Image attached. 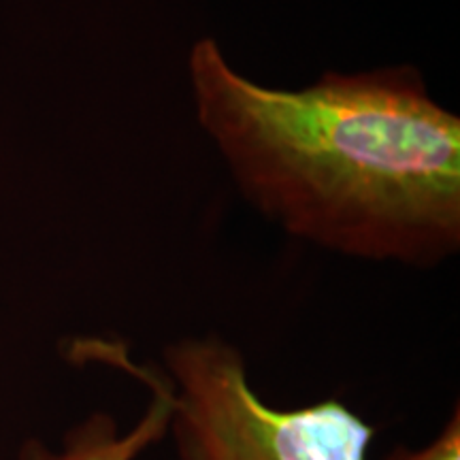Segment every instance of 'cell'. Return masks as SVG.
<instances>
[{"label": "cell", "mask_w": 460, "mask_h": 460, "mask_svg": "<svg viewBox=\"0 0 460 460\" xmlns=\"http://www.w3.org/2000/svg\"><path fill=\"white\" fill-rule=\"evenodd\" d=\"M199 122L239 188L290 234L341 254L435 267L460 245V119L416 68L326 73L273 90L214 39L188 60Z\"/></svg>", "instance_id": "6da1fadb"}, {"label": "cell", "mask_w": 460, "mask_h": 460, "mask_svg": "<svg viewBox=\"0 0 460 460\" xmlns=\"http://www.w3.org/2000/svg\"><path fill=\"white\" fill-rule=\"evenodd\" d=\"M154 401L130 433L119 435L118 422L107 413H94L66 435L65 450L54 454L41 444H26L24 460H137L147 447L160 444L169 435L171 407L156 388Z\"/></svg>", "instance_id": "3957f363"}, {"label": "cell", "mask_w": 460, "mask_h": 460, "mask_svg": "<svg viewBox=\"0 0 460 460\" xmlns=\"http://www.w3.org/2000/svg\"><path fill=\"white\" fill-rule=\"evenodd\" d=\"M128 371L171 407L180 460H367L376 427L337 399L275 410L254 393L243 356L209 335L166 345V373L132 362L124 345L75 343V356Z\"/></svg>", "instance_id": "7a4b0ae2"}, {"label": "cell", "mask_w": 460, "mask_h": 460, "mask_svg": "<svg viewBox=\"0 0 460 460\" xmlns=\"http://www.w3.org/2000/svg\"><path fill=\"white\" fill-rule=\"evenodd\" d=\"M386 460H460V411L454 410L444 430L437 435L422 450L411 452L407 447H396L386 456Z\"/></svg>", "instance_id": "277c9868"}]
</instances>
